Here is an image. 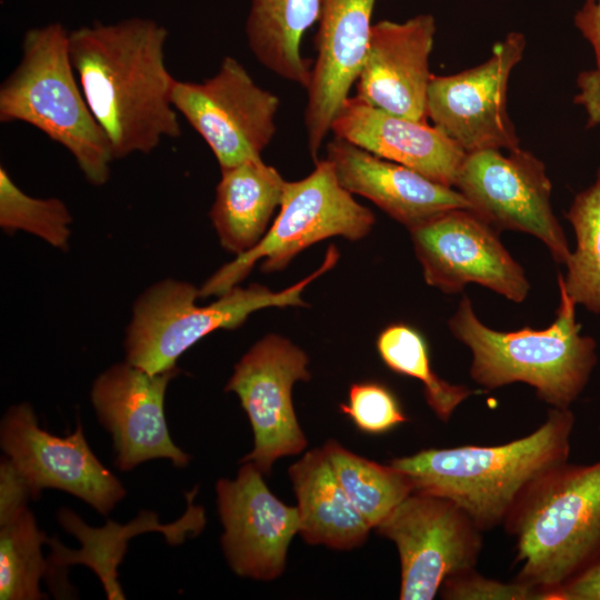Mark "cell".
Listing matches in <instances>:
<instances>
[{"label": "cell", "instance_id": "16", "mask_svg": "<svg viewBox=\"0 0 600 600\" xmlns=\"http://www.w3.org/2000/svg\"><path fill=\"white\" fill-rule=\"evenodd\" d=\"M251 462H242L237 478L216 486L223 526L221 546L234 573L256 580L282 574L292 538L299 533L297 507L279 500Z\"/></svg>", "mask_w": 600, "mask_h": 600}, {"label": "cell", "instance_id": "23", "mask_svg": "<svg viewBox=\"0 0 600 600\" xmlns=\"http://www.w3.org/2000/svg\"><path fill=\"white\" fill-rule=\"evenodd\" d=\"M307 543L338 550L360 547L371 527L341 487L322 448L308 451L289 468Z\"/></svg>", "mask_w": 600, "mask_h": 600}, {"label": "cell", "instance_id": "29", "mask_svg": "<svg viewBox=\"0 0 600 600\" xmlns=\"http://www.w3.org/2000/svg\"><path fill=\"white\" fill-rule=\"evenodd\" d=\"M72 216L58 198H34L22 191L7 169L0 167V227L7 232L22 230L54 248L66 249Z\"/></svg>", "mask_w": 600, "mask_h": 600}, {"label": "cell", "instance_id": "33", "mask_svg": "<svg viewBox=\"0 0 600 600\" xmlns=\"http://www.w3.org/2000/svg\"><path fill=\"white\" fill-rule=\"evenodd\" d=\"M546 600H600V557L550 591Z\"/></svg>", "mask_w": 600, "mask_h": 600}, {"label": "cell", "instance_id": "9", "mask_svg": "<svg viewBox=\"0 0 600 600\" xmlns=\"http://www.w3.org/2000/svg\"><path fill=\"white\" fill-rule=\"evenodd\" d=\"M453 188L497 231L532 234L566 264L571 251L551 207V181L533 153L520 147L507 156L498 149L466 153Z\"/></svg>", "mask_w": 600, "mask_h": 600}, {"label": "cell", "instance_id": "7", "mask_svg": "<svg viewBox=\"0 0 600 600\" xmlns=\"http://www.w3.org/2000/svg\"><path fill=\"white\" fill-rule=\"evenodd\" d=\"M314 162L306 178L286 181L271 228L252 249L214 272L199 289L201 298L219 297L237 287L260 260L261 271L273 273L319 241L332 237L354 241L370 233L376 222L373 212L340 184L326 158Z\"/></svg>", "mask_w": 600, "mask_h": 600}, {"label": "cell", "instance_id": "30", "mask_svg": "<svg viewBox=\"0 0 600 600\" xmlns=\"http://www.w3.org/2000/svg\"><path fill=\"white\" fill-rule=\"evenodd\" d=\"M340 410L358 429L371 434L384 433L408 420L391 390L374 381L351 384L348 402L340 404Z\"/></svg>", "mask_w": 600, "mask_h": 600}, {"label": "cell", "instance_id": "5", "mask_svg": "<svg viewBox=\"0 0 600 600\" xmlns=\"http://www.w3.org/2000/svg\"><path fill=\"white\" fill-rule=\"evenodd\" d=\"M0 122H23L67 149L84 178L104 184L114 160L72 66L60 22L29 29L21 58L0 86Z\"/></svg>", "mask_w": 600, "mask_h": 600}, {"label": "cell", "instance_id": "18", "mask_svg": "<svg viewBox=\"0 0 600 600\" xmlns=\"http://www.w3.org/2000/svg\"><path fill=\"white\" fill-rule=\"evenodd\" d=\"M436 30L430 13L373 23L356 96L383 111L428 121L429 58Z\"/></svg>", "mask_w": 600, "mask_h": 600}, {"label": "cell", "instance_id": "6", "mask_svg": "<svg viewBox=\"0 0 600 600\" xmlns=\"http://www.w3.org/2000/svg\"><path fill=\"white\" fill-rule=\"evenodd\" d=\"M339 251L330 246L321 266L281 291L252 283L234 287L208 306H197L199 289L187 281L164 279L137 299L128 324L126 361L149 372L176 368L178 358L203 337L219 329H236L254 311L277 307H306L303 290L332 269Z\"/></svg>", "mask_w": 600, "mask_h": 600}, {"label": "cell", "instance_id": "27", "mask_svg": "<svg viewBox=\"0 0 600 600\" xmlns=\"http://www.w3.org/2000/svg\"><path fill=\"white\" fill-rule=\"evenodd\" d=\"M566 218L576 249L566 262L563 286L576 304L600 313V169L594 182L574 197Z\"/></svg>", "mask_w": 600, "mask_h": 600}, {"label": "cell", "instance_id": "25", "mask_svg": "<svg viewBox=\"0 0 600 600\" xmlns=\"http://www.w3.org/2000/svg\"><path fill=\"white\" fill-rule=\"evenodd\" d=\"M348 498L376 528L412 491L410 478L392 464H380L360 457L336 440L322 447Z\"/></svg>", "mask_w": 600, "mask_h": 600}, {"label": "cell", "instance_id": "17", "mask_svg": "<svg viewBox=\"0 0 600 600\" xmlns=\"http://www.w3.org/2000/svg\"><path fill=\"white\" fill-rule=\"evenodd\" d=\"M376 1L321 0L304 110L307 143L314 161L362 68Z\"/></svg>", "mask_w": 600, "mask_h": 600}, {"label": "cell", "instance_id": "31", "mask_svg": "<svg viewBox=\"0 0 600 600\" xmlns=\"http://www.w3.org/2000/svg\"><path fill=\"white\" fill-rule=\"evenodd\" d=\"M439 593L450 600H542L541 592L531 587L486 578L476 568L447 578Z\"/></svg>", "mask_w": 600, "mask_h": 600}, {"label": "cell", "instance_id": "13", "mask_svg": "<svg viewBox=\"0 0 600 600\" xmlns=\"http://www.w3.org/2000/svg\"><path fill=\"white\" fill-rule=\"evenodd\" d=\"M429 286L458 293L477 283L522 302L529 282L501 243L498 231L470 209L440 212L408 229Z\"/></svg>", "mask_w": 600, "mask_h": 600}, {"label": "cell", "instance_id": "32", "mask_svg": "<svg viewBox=\"0 0 600 600\" xmlns=\"http://www.w3.org/2000/svg\"><path fill=\"white\" fill-rule=\"evenodd\" d=\"M29 497L31 492L26 480L7 457L2 458L0 462V526L26 509Z\"/></svg>", "mask_w": 600, "mask_h": 600}, {"label": "cell", "instance_id": "1", "mask_svg": "<svg viewBox=\"0 0 600 600\" xmlns=\"http://www.w3.org/2000/svg\"><path fill=\"white\" fill-rule=\"evenodd\" d=\"M168 30L147 18L94 22L69 31V51L87 103L122 159L181 136L166 64Z\"/></svg>", "mask_w": 600, "mask_h": 600}, {"label": "cell", "instance_id": "21", "mask_svg": "<svg viewBox=\"0 0 600 600\" xmlns=\"http://www.w3.org/2000/svg\"><path fill=\"white\" fill-rule=\"evenodd\" d=\"M194 493L196 490L188 494L184 514L169 524H161L154 512L141 511L126 526L108 521L102 528H91L73 511L61 508L58 520L67 532L80 541L81 548L72 550L59 540L49 538L47 542L51 547V556L48 558L49 571L77 563L84 564L98 576L109 600L124 599L118 582L117 569L127 551L129 539L141 532L159 531L168 543L179 544L187 538L199 534L206 524V517L203 508L193 504Z\"/></svg>", "mask_w": 600, "mask_h": 600}, {"label": "cell", "instance_id": "20", "mask_svg": "<svg viewBox=\"0 0 600 600\" xmlns=\"http://www.w3.org/2000/svg\"><path fill=\"white\" fill-rule=\"evenodd\" d=\"M333 137L453 188L466 152L428 121L378 109L348 97L331 124Z\"/></svg>", "mask_w": 600, "mask_h": 600}, {"label": "cell", "instance_id": "15", "mask_svg": "<svg viewBox=\"0 0 600 600\" xmlns=\"http://www.w3.org/2000/svg\"><path fill=\"white\" fill-rule=\"evenodd\" d=\"M176 367L149 373L128 361L116 363L92 383L91 402L100 423L112 437L116 466L130 471L142 462L166 458L178 468L190 457L172 441L164 413L169 382Z\"/></svg>", "mask_w": 600, "mask_h": 600}, {"label": "cell", "instance_id": "2", "mask_svg": "<svg viewBox=\"0 0 600 600\" xmlns=\"http://www.w3.org/2000/svg\"><path fill=\"white\" fill-rule=\"evenodd\" d=\"M574 414L551 408L533 432L497 446L424 449L390 461L413 491L447 498L481 531L501 526L544 474L568 462Z\"/></svg>", "mask_w": 600, "mask_h": 600}, {"label": "cell", "instance_id": "3", "mask_svg": "<svg viewBox=\"0 0 600 600\" xmlns=\"http://www.w3.org/2000/svg\"><path fill=\"white\" fill-rule=\"evenodd\" d=\"M560 303L546 329L501 332L484 326L464 297L449 320L452 334L472 353L471 378L487 389L513 382L531 386L551 408H569L586 388L597 363L593 338L581 334L576 302L558 274Z\"/></svg>", "mask_w": 600, "mask_h": 600}, {"label": "cell", "instance_id": "26", "mask_svg": "<svg viewBox=\"0 0 600 600\" xmlns=\"http://www.w3.org/2000/svg\"><path fill=\"white\" fill-rule=\"evenodd\" d=\"M377 350L390 370L412 377L423 384L428 406L443 422L451 418L462 401L474 393L464 386L449 383L436 374L430 364L427 342L411 326L394 323L384 328L378 336Z\"/></svg>", "mask_w": 600, "mask_h": 600}, {"label": "cell", "instance_id": "8", "mask_svg": "<svg viewBox=\"0 0 600 600\" xmlns=\"http://www.w3.org/2000/svg\"><path fill=\"white\" fill-rule=\"evenodd\" d=\"M172 103L206 141L220 170L262 158L277 131L279 98L230 56L201 82L176 79Z\"/></svg>", "mask_w": 600, "mask_h": 600}, {"label": "cell", "instance_id": "11", "mask_svg": "<svg viewBox=\"0 0 600 600\" xmlns=\"http://www.w3.org/2000/svg\"><path fill=\"white\" fill-rule=\"evenodd\" d=\"M307 353L289 339L267 334L236 363L224 390L234 392L253 431V449L241 462H251L263 474L273 463L304 450L307 438L298 422L292 388L309 381Z\"/></svg>", "mask_w": 600, "mask_h": 600}, {"label": "cell", "instance_id": "4", "mask_svg": "<svg viewBox=\"0 0 600 600\" xmlns=\"http://www.w3.org/2000/svg\"><path fill=\"white\" fill-rule=\"evenodd\" d=\"M516 539L513 581L547 594L600 557V460L566 462L539 479L506 522Z\"/></svg>", "mask_w": 600, "mask_h": 600}, {"label": "cell", "instance_id": "12", "mask_svg": "<svg viewBox=\"0 0 600 600\" xmlns=\"http://www.w3.org/2000/svg\"><path fill=\"white\" fill-rule=\"evenodd\" d=\"M526 43L523 33L511 31L484 62L454 74H432L427 117L466 153L520 147L508 113V83Z\"/></svg>", "mask_w": 600, "mask_h": 600}, {"label": "cell", "instance_id": "28", "mask_svg": "<svg viewBox=\"0 0 600 600\" xmlns=\"http://www.w3.org/2000/svg\"><path fill=\"white\" fill-rule=\"evenodd\" d=\"M0 527V599H44L40 580L49 572V562L41 547L49 538L28 508Z\"/></svg>", "mask_w": 600, "mask_h": 600}, {"label": "cell", "instance_id": "19", "mask_svg": "<svg viewBox=\"0 0 600 600\" xmlns=\"http://www.w3.org/2000/svg\"><path fill=\"white\" fill-rule=\"evenodd\" d=\"M340 184L361 196L408 229L449 209H471L454 188L397 162L380 158L342 138L326 146Z\"/></svg>", "mask_w": 600, "mask_h": 600}, {"label": "cell", "instance_id": "14", "mask_svg": "<svg viewBox=\"0 0 600 600\" xmlns=\"http://www.w3.org/2000/svg\"><path fill=\"white\" fill-rule=\"evenodd\" d=\"M0 444L33 498L44 489H58L108 514L126 496L120 480L90 449L80 422L71 434H52L39 427L32 407L22 402L3 416Z\"/></svg>", "mask_w": 600, "mask_h": 600}, {"label": "cell", "instance_id": "34", "mask_svg": "<svg viewBox=\"0 0 600 600\" xmlns=\"http://www.w3.org/2000/svg\"><path fill=\"white\" fill-rule=\"evenodd\" d=\"M577 88L574 102L584 109L588 128L600 129V67L580 72L577 77Z\"/></svg>", "mask_w": 600, "mask_h": 600}, {"label": "cell", "instance_id": "24", "mask_svg": "<svg viewBox=\"0 0 600 600\" xmlns=\"http://www.w3.org/2000/svg\"><path fill=\"white\" fill-rule=\"evenodd\" d=\"M321 0H251L246 37L254 58L276 76L307 88L313 61L301 53L304 33L318 22Z\"/></svg>", "mask_w": 600, "mask_h": 600}, {"label": "cell", "instance_id": "22", "mask_svg": "<svg viewBox=\"0 0 600 600\" xmlns=\"http://www.w3.org/2000/svg\"><path fill=\"white\" fill-rule=\"evenodd\" d=\"M284 184L279 171L262 158L221 170L209 217L227 251L242 254L262 239L280 207Z\"/></svg>", "mask_w": 600, "mask_h": 600}, {"label": "cell", "instance_id": "35", "mask_svg": "<svg viewBox=\"0 0 600 600\" xmlns=\"http://www.w3.org/2000/svg\"><path fill=\"white\" fill-rule=\"evenodd\" d=\"M573 22L590 43L597 67H600V0H586L576 12Z\"/></svg>", "mask_w": 600, "mask_h": 600}, {"label": "cell", "instance_id": "10", "mask_svg": "<svg viewBox=\"0 0 600 600\" xmlns=\"http://www.w3.org/2000/svg\"><path fill=\"white\" fill-rule=\"evenodd\" d=\"M391 540L401 566V600H431L447 578L474 569L482 532L451 500L412 491L376 528Z\"/></svg>", "mask_w": 600, "mask_h": 600}]
</instances>
